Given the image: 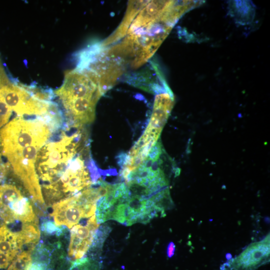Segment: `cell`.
Here are the masks:
<instances>
[{
  "mask_svg": "<svg viewBox=\"0 0 270 270\" xmlns=\"http://www.w3.org/2000/svg\"><path fill=\"white\" fill-rule=\"evenodd\" d=\"M54 132L49 120L42 116H18L0 130L2 154L32 200L42 206L44 200L35 162L38 151Z\"/></svg>",
  "mask_w": 270,
  "mask_h": 270,
  "instance_id": "1",
  "label": "cell"
},
{
  "mask_svg": "<svg viewBox=\"0 0 270 270\" xmlns=\"http://www.w3.org/2000/svg\"><path fill=\"white\" fill-rule=\"evenodd\" d=\"M60 133L52 134L38 151L35 170L42 195L46 198L62 176L74 157L86 146V135L82 126L70 134L66 125Z\"/></svg>",
  "mask_w": 270,
  "mask_h": 270,
  "instance_id": "2",
  "label": "cell"
},
{
  "mask_svg": "<svg viewBox=\"0 0 270 270\" xmlns=\"http://www.w3.org/2000/svg\"><path fill=\"white\" fill-rule=\"evenodd\" d=\"M0 96L18 116H44L51 110L54 102L37 98L28 86L12 82L0 62Z\"/></svg>",
  "mask_w": 270,
  "mask_h": 270,
  "instance_id": "3",
  "label": "cell"
},
{
  "mask_svg": "<svg viewBox=\"0 0 270 270\" xmlns=\"http://www.w3.org/2000/svg\"><path fill=\"white\" fill-rule=\"evenodd\" d=\"M62 104L82 98L98 100L102 96L97 77L86 70H66L62 86L54 92Z\"/></svg>",
  "mask_w": 270,
  "mask_h": 270,
  "instance_id": "4",
  "label": "cell"
},
{
  "mask_svg": "<svg viewBox=\"0 0 270 270\" xmlns=\"http://www.w3.org/2000/svg\"><path fill=\"white\" fill-rule=\"evenodd\" d=\"M97 202L86 190L61 200L52 205L53 216L57 226H65L70 228L82 218L94 214Z\"/></svg>",
  "mask_w": 270,
  "mask_h": 270,
  "instance_id": "5",
  "label": "cell"
},
{
  "mask_svg": "<svg viewBox=\"0 0 270 270\" xmlns=\"http://www.w3.org/2000/svg\"><path fill=\"white\" fill-rule=\"evenodd\" d=\"M37 220L30 200L12 184L0 185V221L32 222Z\"/></svg>",
  "mask_w": 270,
  "mask_h": 270,
  "instance_id": "6",
  "label": "cell"
},
{
  "mask_svg": "<svg viewBox=\"0 0 270 270\" xmlns=\"http://www.w3.org/2000/svg\"><path fill=\"white\" fill-rule=\"evenodd\" d=\"M270 234L249 245L239 256L231 258L220 270H255L270 260Z\"/></svg>",
  "mask_w": 270,
  "mask_h": 270,
  "instance_id": "7",
  "label": "cell"
},
{
  "mask_svg": "<svg viewBox=\"0 0 270 270\" xmlns=\"http://www.w3.org/2000/svg\"><path fill=\"white\" fill-rule=\"evenodd\" d=\"M98 228L94 214L87 220L85 225L78 224L71 229L68 248L70 258L76 260L84 256L92 245Z\"/></svg>",
  "mask_w": 270,
  "mask_h": 270,
  "instance_id": "8",
  "label": "cell"
},
{
  "mask_svg": "<svg viewBox=\"0 0 270 270\" xmlns=\"http://www.w3.org/2000/svg\"><path fill=\"white\" fill-rule=\"evenodd\" d=\"M158 212L162 216L150 198H146L130 195L126 202L124 224L129 226L138 222L146 224L158 216Z\"/></svg>",
  "mask_w": 270,
  "mask_h": 270,
  "instance_id": "9",
  "label": "cell"
},
{
  "mask_svg": "<svg viewBox=\"0 0 270 270\" xmlns=\"http://www.w3.org/2000/svg\"><path fill=\"white\" fill-rule=\"evenodd\" d=\"M99 262L90 258L76 260L71 262L68 270H100Z\"/></svg>",
  "mask_w": 270,
  "mask_h": 270,
  "instance_id": "10",
  "label": "cell"
},
{
  "mask_svg": "<svg viewBox=\"0 0 270 270\" xmlns=\"http://www.w3.org/2000/svg\"><path fill=\"white\" fill-rule=\"evenodd\" d=\"M12 112V110L0 96V128L8 123Z\"/></svg>",
  "mask_w": 270,
  "mask_h": 270,
  "instance_id": "11",
  "label": "cell"
},
{
  "mask_svg": "<svg viewBox=\"0 0 270 270\" xmlns=\"http://www.w3.org/2000/svg\"><path fill=\"white\" fill-rule=\"evenodd\" d=\"M162 145L160 142H157L150 148L146 158L156 161L162 153Z\"/></svg>",
  "mask_w": 270,
  "mask_h": 270,
  "instance_id": "12",
  "label": "cell"
},
{
  "mask_svg": "<svg viewBox=\"0 0 270 270\" xmlns=\"http://www.w3.org/2000/svg\"><path fill=\"white\" fill-rule=\"evenodd\" d=\"M127 160L128 154L124 152L120 154L117 158L118 164L122 168L126 164Z\"/></svg>",
  "mask_w": 270,
  "mask_h": 270,
  "instance_id": "13",
  "label": "cell"
},
{
  "mask_svg": "<svg viewBox=\"0 0 270 270\" xmlns=\"http://www.w3.org/2000/svg\"><path fill=\"white\" fill-rule=\"evenodd\" d=\"M176 246L173 242H170L167 248V256L168 258H172L174 254Z\"/></svg>",
  "mask_w": 270,
  "mask_h": 270,
  "instance_id": "14",
  "label": "cell"
},
{
  "mask_svg": "<svg viewBox=\"0 0 270 270\" xmlns=\"http://www.w3.org/2000/svg\"><path fill=\"white\" fill-rule=\"evenodd\" d=\"M226 258L229 260L232 258V255L230 254H226Z\"/></svg>",
  "mask_w": 270,
  "mask_h": 270,
  "instance_id": "15",
  "label": "cell"
},
{
  "mask_svg": "<svg viewBox=\"0 0 270 270\" xmlns=\"http://www.w3.org/2000/svg\"></svg>",
  "mask_w": 270,
  "mask_h": 270,
  "instance_id": "16",
  "label": "cell"
}]
</instances>
